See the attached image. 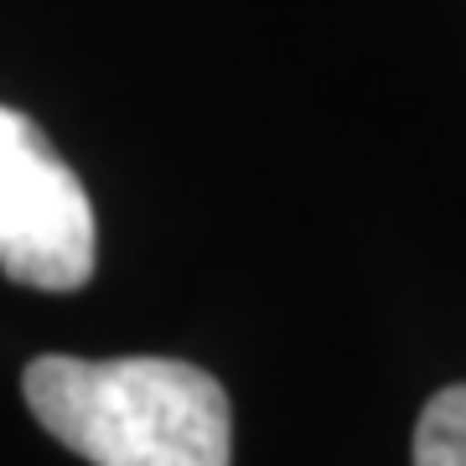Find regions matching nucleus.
<instances>
[{
	"instance_id": "f257e3e1",
	"label": "nucleus",
	"mask_w": 466,
	"mask_h": 466,
	"mask_svg": "<svg viewBox=\"0 0 466 466\" xmlns=\"http://www.w3.org/2000/svg\"><path fill=\"white\" fill-rule=\"evenodd\" d=\"M36 425L94 466H228L233 415L213 373L177 358H36Z\"/></svg>"
},
{
	"instance_id": "f03ea898",
	"label": "nucleus",
	"mask_w": 466,
	"mask_h": 466,
	"mask_svg": "<svg viewBox=\"0 0 466 466\" xmlns=\"http://www.w3.org/2000/svg\"><path fill=\"white\" fill-rule=\"evenodd\" d=\"M84 182L21 109L0 104V269L32 290H84L99 265Z\"/></svg>"
},
{
	"instance_id": "7ed1b4c3",
	"label": "nucleus",
	"mask_w": 466,
	"mask_h": 466,
	"mask_svg": "<svg viewBox=\"0 0 466 466\" xmlns=\"http://www.w3.org/2000/svg\"><path fill=\"white\" fill-rule=\"evenodd\" d=\"M415 466H466V383L441 389L420 410Z\"/></svg>"
}]
</instances>
